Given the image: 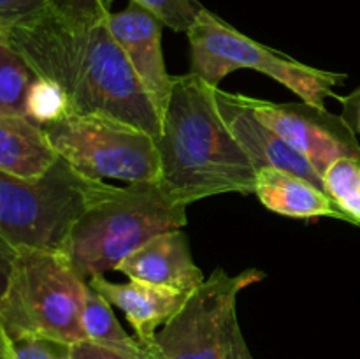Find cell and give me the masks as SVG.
Segmentation results:
<instances>
[{
    "label": "cell",
    "mask_w": 360,
    "mask_h": 359,
    "mask_svg": "<svg viewBox=\"0 0 360 359\" xmlns=\"http://www.w3.org/2000/svg\"><path fill=\"white\" fill-rule=\"evenodd\" d=\"M69 355L70 359H144L146 354H130V352L116 351V348L104 347L94 341L81 340L69 345Z\"/></svg>",
    "instance_id": "24"
},
{
    "label": "cell",
    "mask_w": 360,
    "mask_h": 359,
    "mask_svg": "<svg viewBox=\"0 0 360 359\" xmlns=\"http://www.w3.org/2000/svg\"><path fill=\"white\" fill-rule=\"evenodd\" d=\"M37 74L7 41H0V116H27V95Z\"/></svg>",
    "instance_id": "17"
},
{
    "label": "cell",
    "mask_w": 360,
    "mask_h": 359,
    "mask_svg": "<svg viewBox=\"0 0 360 359\" xmlns=\"http://www.w3.org/2000/svg\"><path fill=\"white\" fill-rule=\"evenodd\" d=\"M88 291V282L60 252L20 248L0 299L2 333L77 344L84 340L81 315Z\"/></svg>",
    "instance_id": "5"
},
{
    "label": "cell",
    "mask_w": 360,
    "mask_h": 359,
    "mask_svg": "<svg viewBox=\"0 0 360 359\" xmlns=\"http://www.w3.org/2000/svg\"><path fill=\"white\" fill-rule=\"evenodd\" d=\"M144 359H162V355L158 354L153 347H148V352L146 355H144Z\"/></svg>",
    "instance_id": "28"
},
{
    "label": "cell",
    "mask_w": 360,
    "mask_h": 359,
    "mask_svg": "<svg viewBox=\"0 0 360 359\" xmlns=\"http://www.w3.org/2000/svg\"><path fill=\"white\" fill-rule=\"evenodd\" d=\"M134 282L192 292L206 278L197 266L188 238L181 229H172L148 239L116 266Z\"/></svg>",
    "instance_id": "12"
},
{
    "label": "cell",
    "mask_w": 360,
    "mask_h": 359,
    "mask_svg": "<svg viewBox=\"0 0 360 359\" xmlns=\"http://www.w3.org/2000/svg\"><path fill=\"white\" fill-rule=\"evenodd\" d=\"M338 101L343 106L341 116H343L345 122L348 123V127L354 130L357 139H360V87L355 88L350 95H345V97L340 95Z\"/></svg>",
    "instance_id": "25"
},
{
    "label": "cell",
    "mask_w": 360,
    "mask_h": 359,
    "mask_svg": "<svg viewBox=\"0 0 360 359\" xmlns=\"http://www.w3.org/2000/svg\"><path fill=\"white\" fill-rule=\"evenodd\" d=\"M18 250L11 246L6 239L0 236V299H2L4 292H6L7 284H9L11 270H13L14 259H16Z\"/></svg>",
    "instance_id": "26"
},
{
    "label": "cell",
    "mask_w": 360,
    "mask_h": 359,
    "mask_svg": "<svg viewBox=\"0 0 360 359\" xmlns=\"http://www.w3.org/2000/svg\"><path fill=\"white\" fill-rule=\"evenodd\" d=\"M44 130L58 157L83 175L125 183L160 182L157 141L144 130L76 113L46 125Z\"/></svg>",
    "instance_id": "7"
},
{
    "label": "cell",
    "mask_w": 360,
    "mask_h": 359,
    "mask_svg": "<svg viewBox=\"0 0 360 359\" xmlns=\"http://www.w3.org/2000/svg\"><path fill=\"white\" fill-rule=\"evenodd\" d=\"M27 118L41 127L51 125L70 113L67 94L53 81L37 76L27 95Z\"/></svg>",
    "instance_id": "19"
},
{
    "label": "cell",
    "mask_w": 360,
    "mask_h": 359,
    "mask_svg": "<svg viewBox=\"0 0 360 359\" xmlns=\"http://www.w3.org/2000/svg\"><path fill=\"white\" fill-rule=\"evenodd\" d=\"M0 333H2V327H0Z\"/></svg>",
    "instance_id": "30"
},
{
    "label": "cell",
    "mask_w": 360,
    "mask_h": 359,
    "mask_svg": "<svg viewBox=\"0 0 360 359\" xmlns=\"http://www.w3.org/2000/svg\"><path fill=\"white\" fill-rule=\"evenodd\" d=\"M150 11L164 23V27L174 32H186L195 23L197 16L204 9L199 0H129Z\"/></svg>",
    "instance_id": "20"
},
{
    "label": "cell",
    "mask_w": 360,
    "mask_h": 359,
    "mask_svg": "<svg viewBox=\"0 0 360 359\" xmlns=\"http://www.w3.org/2000/svg\"><path fill=\"white\" fill-rule=\"evenodd\" d=\"M88 285L125 313L127 320L134 327L136 338L144 347L153 345L160 327H164L178 313L190 294L134 280L127 284H115L104 275L91 277Z\"/></svg>",
    "instance_id": "13"
},
{
    "label": "cell",
    "mask_w": 360,
    "mask_h": 359,
    "mask_svg": "<svg viewBox=\"0 0 360 359\" xmlns=\"http://www.w3.org/2000/svg\"><path fill=\"white\" fill-rule=\"evenodd\" d=\"M221 118L253 162L255 169L276 168L292 172L323 190V180L313 165L278 132L253 113L248 95L231 94L220 87L213 90Z\"/></svg>",
    "instance_id": "11"
},
{
    "label": "cell",
    "mask_w": 360,
    "mask_h": 359,
    "mask_svg": "<svg viewBox=\"0 0 360 359\" xmlns=\"http://www.w3.org/2000/svg\"><path fill=\"white\" fill-rule=\"evenodd\" d=\"M108 27L162 122L174 84L162 51L164 23L144 7L129 2L123 11L109 14Z\"/></svg>",
    "instance_id": "10"
},
{
    "label": "cell",
    "mask_w": 360,
    "mask_h": 359,
    "mask_svg": "<svg viewBox=\"0 0 360 359\" xmlns=\"http://www.w3.org/2000/svg\"><path fill=\"white\" fill-rule=\"evenodd\" d=\"M190 73L210 87L218 88L225 76L239 69L266 74L294 92L301 101L326 108L327 99H340L334 88L347 81V74L316 69L264 46L229 25L204 7L188 32Z\"/></svg>",
    "instance_id": "6"
},
{
    "label": "cell",
    "mask_w": 360,
    "mask_h": 359,
    "mask_svg": "<svg viewBox=\"0 0 360 359\" xmlns=\"http://www.w3.org/2000/svg\"><path fill=\"white\" fill-rule=\"evenodd\" d=\"M115 0H51L49 7L69 20L81 23H94L105 20L112 13Z\"/></svg>",
    "instance_id": "22"
},
{
    "label": "cell",
    "mask_w": 360,
    "mask_h": 359,
    "mask_svg": "<svg viewBox=\"0 0 360 359\" xmlns=\"http://www.w3.org/2000/svg\"><path fill=\"white\" fill-rule=\"evenodd\" d=\"M186 208L172 199L160 182L127 183L81 215L60 253L88 282L116 270L148 239L185 227Z\"/></svg>",
    "instance_id": "3"
},
{
    "label": "cell",
    "mask_w": 360,
    "mask_h": 359,
    "mask_svg": "<svg viewBox=\"0 0 360 359\" xmlns=\"http://www.w3.org/2000/svg\"><path fill=\"white\" fill-rule=\"evenodd\" d=\"M213 90L193 73L174 76L162 116L160 185L185 206L220 194H255V165L221 118Z\"/></svg>",
    "instance_id": "2"
},
{
    "label": "cell",
    "mask_w": 360,
    "mask_h": 359,
    "mask_svg": "<svg viewBox=\"0 0 360 359\" xmlns=\"http://www.w3.org/2000/svg\"><path fill=\"white\" fill-rule=\"evenodd\" d=\"M227 359H255L252 355V351L248 348L245 336H243L241 326H239V320L234 324L231 333V340H229V348H227Z\"/></svg>",
    "instance_id": "27"
},
{
    "label": "cell",
    "mask_w": 360,
    "mask_h": 359,
    "mask_svg": "<svg viewBox=\"0 0 360 359\" xmlns=\"http://www.w3.org/2000/svg\"><path fill=\"white\" fill-rule=\"evenodd\" d=\"M6 41L37 76L62 87L70 113L115 120L155 141L160 137V118L112 37L108 18L81 23L48 7L11 28Z\"/></svg>",
    "instance_id": "1"
},
{
    "label": "cell",
    "mask_w": 360,
    "mask_h": 359,
    "mask_svg": "<svg viewBox=\"0 0 360 359\" xmlns=\"http://www.w3.org/2000/svg\"><path fill=\"white\" fill-rule=\"evenodd\" d=\"M264 278L266 273L255 267L238 275L214 270L158 331L151 347L162 359H227L239 294Z\"/></svg>",
    "instance_id": "8"
},
{
    "label": "cell",
    "mask_w": 360,
    "mask_h": 359,
    "mask_svg": "<svg viewBox=\"0 0 360 359\" xmlns=\"http://www.w3.org/2000/svg\"><path fill=\"white\" fill-rule=\"evenodd\" d=\"M0 359L6 358V338H4V333H0Z\"/></svg>",
    "instance_id": "29"
},
{
    "label": "cell",
    "mask_w": 360,
    "mask_h": 359,
    "mask_svg": "<svg viewBox=\"0 0 360 359\" xmlns=\"http://www.w3.org/2000/svg\"><path fill=\"white\" fill-rule=\"evenodd\" d=\"M253 113L294 146L320 176L340 158H360V144L341 115L308 102H271L250 97Z\"/></svg>",
    "instance_id": "9"
},
{
    "label": "cell",
    "mask_w": 360,
    "mask_h": 359,
    "mask_svg": "<svg viewBox=\"0 0 360 359\" xmlns=\"http://www.w3.org/2000/svg\"><path fill=\"white\" fill-rule=\"evenodd\" d=\"M323 190L350 224L360 225V158L345 157L323 172Z\"/></svg>",
    "instance_id": "18"
},
{
    "label": "cell",
    "mask_w": 360,
    "mask_h": 359,
    "mask_svg": "<svg viewBox=\"0 0 360 359\" xmlns=\"http://www.w3.org/2000/svg\"><path fill=\"white\" fill-rule=\"evenodd\" d=\"M51 0H0V41H6L7 34L21 21L42 13Z\"/></svg>",
    "instance_id": "23"
},
{
    "label": "cell",
    "mask_w": 360,
    "mask_h": 359,
    "mask_svg": "<svg viewBox=\"0 0 360 359\" xmlns=\"http://www.w3.org/2000/svg\"><path fill=\"white\" fill-rule=\"evenodd\" d=\"M6 338L7 359H70L69 345L56 341L42 340V338Z\"/></svg>",
    "instance_id": "21"
},
{
    "label": "cell",
    "mask_w": 360,
    "mask_h": 359,
    "mask_svg": "<svg viewBox=\"0 0 360 359\" xmlns=\"http://www.w3.org/2000/svg\"><path fill=\"white\" fill-rule=\"evenodd\" d=\"M58 160L44 127L27 116H0V172L39 178Z\"/></svg>",
    "instance_id": "15"
},
{
    "label": "cell",
    "mask_w": 360,
    "mask_h": 359,
    "mask_svg": "<svg viewBox=\"0 0 360 359\" xmlns=\"http://www.w3.org/2000/svg\"><path fill=\"white\" fill-rule=\"evenodd\" d=\"M116 189L62 157L39 178L0 172V236L16 250L60 252L81 215Z\"/></svg>",
    "instance_id": "4"
},
{
    "label": "cell",
    "mask_w": 360,
    "mask_h": 359,
    "mask_svg": "<svg viewBox=\"0 0 360 359\" xmlns=\"http://www.w3.org/2000/svg\"><path fill=\"white\" fill-rule=\"evenodd\" d=\"M84 340L104 347L116 348V351L130 352V354H146L148 347H144L136 336H130L112 312V305L90 287L86 299H84L83 315H81Z\"/></svg>",
    "instance_id": "16"
},
{
    "label": "cell",
    "mask_w": 360,
    "mask_h": 359,
    "mask_svg": "<svg viewBox=\"0 0 360 359\" xmlns=\"http://www.w3.org/2000/svg\"><path fill=\"white\" fill-rule=\"evenodd\" d=\"M255 196L269 211L290 218L330 217L348 222L326 190L292 172L276 168L257 171Z\"/></svg>",
    "instance_id": "14"
}]
</instances>
